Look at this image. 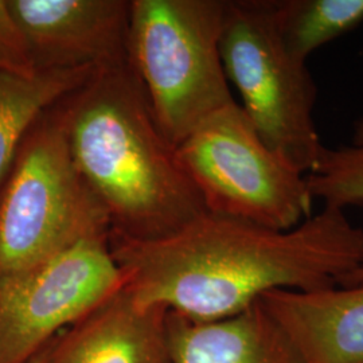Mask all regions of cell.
<instances>
[{
	"mask_svg": "<svg viewBox=\"0 0 363 363\" xmlns=\"http://www.w3.org/2000/svg\"><path fill=\"white\" fill-rule=\"evenodd\" d=\"M108 244L138 304L202 323L238 315L276 289L342 286L363 265L362 228L330 206L289 230L205 211L152 238L109 232Z\"/></svg>",
	"mask_w": 363,
	"mask_h": 363,
	"instance_id": "6da1fadb",
	"label": "cell"
},
{
	"mask_svg": "<svg viewBox=\"0 0 363 363\" xmlns=\"http://www.w3.org/2000/svg\"><path fill=\"white\" fill-rule=\"evenodd\" d=\"M52 111L111 232L152 238L206 211L130 62L94 70Z\"/></svg>",
	"mask_w": 363,
	"mask_h": 363,
	"instance_id": "7a4b0ae2",
	"label": "cell"
},
{
	"mask_svg": "<svg viewBox=\"0 0 363 363\" xmlns=\"http://www.w3.org/2000/svg\"><path fill=\"white\" fill-rule=\"evenodd\" d=\"M225 0H130L128 61L174 145L233 94L220 55Z\"/></svg>",
	"mask_w": 363,
	"mask_h": 363,
	"instance_id": "3957f363",
	"label": "cell"
},
{
	"mask_svg": "<svg viewBox=\"0 0 363 363\" xmlns=\"http://www.w3.org/2000/svg\"><path fill=\"white\" fill-rule=\"evenodd\" d=\"M109 232L50 106L27 130L0 189V277Z\"/></svg>",
	"mask_w": 363,
	"mask_h": 363,
	"instance_id": "277c9868",
	"label": "cell"
},
{
	"mask_svg": "<svg viewBox=\"0 0 363 363\" xmlns=\"http://www.w3.org/2000/svg\"><path fill=\"white\" fill-rule=\"evenodd\" d=\"M220 55L261 139L307 175L325 147L313 120L318 88L280 38L272 0H225Z\"/></svg>",
	"mask_w": 363,
	"mask_h": 363,
	"instance_id": "5b68a950",
	"label": "cell"
},
{
	"mask_svg": "<svg viewBox=\"0 0 363 363\" xmlns=\"http://www.w3.org/2000/svg\"><path fill=\"white\" fill-rule=\"evenodd\" d=\"M177 150L208 213L277 230L312 216L306 174L261 139L235 101L202 121Z\"/></svg>",
	"mask_w": 363,
	"mask_h": 363,
	"instance_id": "8992f818",
	"label": "cell"
},
{
	"mask_svg": "<svg viewBox=\"0 0 363 363\" xmlns=\"http://www.w3.org/2000/svg\"><path fill=\"white\" fill-rule=\"evenodd\" d=\"M123 286L108 237L81 241L0 277V363H33L64 330Z\"/></svg>",
	"mask_w": 363,
	"mask_h": 363,
	"instance_id": "52a82bcc",
	"label": "cell"
},
{
	"mask_svg": "<svg viewBox=\"0 0 363 363\" xmlns=\"http://www.w3.org/2000/svg\"><path fill=\"white\" fill-rule=\"evenodd\" d=\"M37 72L128 64L130 0H7Z\"/></svg>",
	"mask_w": 363,
	"mask_h": 363,
	"instance_id": "ba28073f",
	"label": "cell"
},
{
	"mask_svg": "<svg viewBox=\"0 0 363 363\" xmlns=\"http://www.w3.org/2000/svg\"><path fill=\"white\" fill-rule=\"evenodd\" d=\"M33 363H169V311L138 304L121 286Z\"/></svg>",
	"mask_w": 363,
	"mask_h": 363,
	"instance_id": "9c48e42d",
	"label": "cell"
},
{
	"mask_svg": "<svg viewBox=\"0 0 363 363\" xmlns=\"http://www.w3.org/2000/svg\"><path fill=\"white\" fill-rule=\"evenodd\" d=\"M303 363H363V283L259 298Z\"/></svg>",
	"mask_w": 363,
	"mask_h": 363,
	"instance_id": "30bf717a",
	"label": "cell"
},
{
	"mask_svg": "<svg viewBox=\"0 0 363 363\" xmlns=\"http://www.w3.org/2000/svg\"><path fill=\"white\" fill-rule=\"evenodd\" d=\"M169 363H303L283 328L257 301L217 322L169 312Z\"/></svg>",
	"mask_w": 363,
	"mask_h": 363,
	"instance_id": "8fae6325",
	"label": "cell"
},
{
	"mask_svg": "<svg viewBox=\"0 0 363 363\" xmlns=\"http://www.w3.org/2000/svg\"><path fill=\"white\" fill-rule=\"evenodd\" d=\"M93 72L46 70L31 77L0 72V189L31 124Z\"/></svg>",
	"mask_w": 363,
	"mask_h": 363,
	"instance_id": "7c38bea8",
	"label": "cell"
},
{
	"mask_svg": "<svg viewBox=\"0 0 363 363\" xmlns=\"http://www.w3.org/2000/svg\"><path fill=\"white\" fill-rule=\"evenodd\" d=\"M272 4L280 38L303 62L363 23V0H272Z\"/></svg>",
	"mask_w": 363,
	"mask_h": 363,
	"instance_id": "4fadbf2b",
	"label": "cell"
},
{
	"mask_svg": "<svg viewBox=\"0 0 363 363\" xmlns=\"http://www.w3.org/2000/svg\"><path fill=\"white\" fill-rule=\"evenodd\" d=\"M306 178L312 198L322 199L325 206H363V117L354 123L350 143L335 148L325 145ZM361 283L363 265L342 286Z\"/></svg>",
	"mask_w": 363,
	"mask_h": 363,
	"instance_id": "5bb4252c",
	"label": "cell"
},
{
	"mask_svg": "<svg viewBox=\"0 0 363 363\" xmlns=\"http://www.w3.org/2000/svg\"><path fill=\"white\" fill-rule=\"evenodd\" d=\"M0 72L25 77L39 73L26 38L7 6V0H0Z\"/></svg>",
	"mask_w": 363,
	"mask_h": 363,
	"instance_id": "9a60e30c",
	"label": "cell"
}]
</instances>
